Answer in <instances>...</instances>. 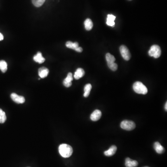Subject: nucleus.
I'll return each instance as SVG.
<instances>
[{
    "mask_svg": "<svg viewBox=\"0 0 167 167\" xmlns=\"http://www.w3.org/2000/svg\"><path fill=\"white\" fill-rule=\"evenodd\" d=\"M117 150V147L115 145H112L108 150L105 151L104 152V154L105 156L107 157H111L113 156Z\"/></svg>",
    "mask_w": 167,
    "mask_h": 167,
    "instance_id": "obj_12",
    "label": "nucleus"
},
{
    "mask_svg": "<svg viewBox=\"0 0 167 167\" xmlns=\"http://www.w3.org/2000/svg\"><path fill=\"white\" fill-rule=\"evenodd\" d=\"M133 89L134 92L138 94L145 95L148 93V89L145 85L140 81H137L133 85Z\"/></svg>",
    "mask_w": 167,
    "mask_h": 167,
    "instance_id": "obj_2",
    "label": "nucleus"
},
{
    "mask_svg": "<svg viewBox=\"0 0 167 167\" xmlns=\"http://www.w3.org/2000/svg\"><path fill=\"white\" fill-rule=\"evenodd\" d=\"M120 52L124 59L128 61L131 58V55L129 50L125 45H122L120 47Z\"/></svg>",
    "mask_w": 167,
    "mask_h": 167,
    "instance_id": "obj_5",
    "label": "nucleus"
},
{
    "mask_svg": "<svg viewBox=\"0 0 167 167\" xmlns=\"http://www.w3.org/2000/svg\"><path fill=\"white\" fill-rule=\"evenodd\" d=\"M101 116H102L101 111L99 110H96L91 114L90 118L93 121H97L100 119Z\"/></svg>",
    "mask_w": 167,
    "mask_h": 167,
    "instance_id": "obj_7",
    "label": "nucleus"
},
{
    "mask_svg": "<svg viewBox=\"0 0 167 167\" xmlns=\"http://www.w3.org/2000/svg\"><path fill=\"white\" fill-rule=\"evenodd\" d=\"M130 1H131V0H130Z\"/></svg>",
    "mask_w": 167,
    "mask_h": 167,
    "instance_id": "obj_28",
    "label": "nucleus"
},
{
    "mask_svg": "<svg viewBox=\"0 0 167 167\" xmlns=\"http://www.w3.org/2000/svg\"><path fill=\"white\" fill-rule=\"evenodd\" d=\"M3 35H2V34L0 33V41H2V40L3 39Z\"/></svg>",
    "mask_w": 167,
    "mask_h": 167,
    "instance_id": "obj_25",
    "label": "nucleus"
},
{
    "mask_svg": "<svg viewBox=\"0 0 167 167\" xmlns=\"http://www.w3.org/2000/svg\"><path fill=\"white\" fill-rule=\"evenodd\" d=\"M73 80V74L71 73H68L66 78L63 81V85L66 87H69L72 85Z\"/></svg>",
    "mask_w": 167,
    "mask_h": 167,
    "instance_id": "obj_8",
    "label": "nucleus"
},
{
    "mask_svg": "<svg viewBox=\"0 0 167 167\" xmlns=\"http://www.w3.org/2000/svg\"><path fill=\"white\" fill-rule=\"evenodd\" d=\"M66 45L67 48H70V49H73L75 50L77 48L79 47V45L78 43L77 42H73L72 41H68L66 42Z\"/></svg>",
    "mask_w": 167,
    "mask_h": 167,
    "instance_id": "obj_17",
    "label": "nucleus"
},
{
    "mask_svg": "<svg viewBox=\"0 0 167 167\" xmlns=\"http://www.w3.org/2000/svg\"><path fill=\"white\" fill-rule=\"evenodd\" d=\"M33 59L34 61L39 64L43 63L45 61V59L42 56V54L40 52H38L36 55L34 56Z\"/></svg>",
    "mask_w": 167,
    "mask_h": 167,
    "instance_id": "obj_13",
    "label": "nucleus"
},
{
    "mask_svg": "<svg viewBox=\"0 0 167 167\" xmlns=\"http://www.w3.org/2000/svg\"><path fill=\"white\" fill-rule=\"evenodd\" d=\"M149 55L154 58H158L161 55V49L160 47L157 45H154L151 46L150 50L149 51Z\"/></svg>",
    "mask_w": 167,
    "mask_h": 167,
    "instance_id": "obj_3",
    "label": "nucleus"
},
{
    "mask_svg": "<svg viewBox=\"0 0 167 167\" xmlns=\"http://www.w3.org/2000/svg\"><path fill=\"white\" fill-rule=\"evenodd\" d=\"M116 19V16L112 15H107V20H106V24L109 26L114 27L115 25L114 20Z\"/></svg>",
    "mask_w": 167,
    "mask_h": 167,
    "instance_id": "obj_15",
    "label": "nucleus"
},
{
    "mask_svg": "<svg viewBox=\"0 0 167 167\" xmlns=\"http://www.w3.org/2000/svg\"><path fill=\"white\" fill-rule=\"evenodd\" d=\"M167 103L166 102V103H165V110H166V111H167Z\"/></svg>",
    "mask_w": 167,
    "mask_h": 167,
    "instance_id": "obj_26",
    "label": "nucleus"
},
{
    "mask_svg": "<svg viewBox=\"0 0 167 167\" xmlns=\"http://www.w3.org/2000/svg\"><path fill=\"white\" fill-rule=\"evenodd\" d=\"M7 119L6 114L4 111H3L2 109H0V123L3 124L5 122Z\"/></svg>",
    "mask_w": 167,
    "mask_h": 167,
    "instance_id": "obj_20",
    "label": "nucleus"
},
{
    "mask_svg": "<svg viewBox=\"0 0 167 167\" xmlns=\"http://www.w3.org/2000/svg\"><path fill=\"white\" fill-rule=\"evenodd\" d=\"M75 51L77 52H81L83 51V49L81 47H79L77 48L76 49H75Z\"/></svg>",
    "mask_w": 167,
    "mask_h": 167,
    "instance_id": "obj_24",
    "label": "nucleus"
},
{
    "mask_svg": "<svg viewBox=\"0 0 167 167\" xmlns=\"http://www.w3.org/2000/svg\"><path fill=\"white\" fill-rule=\"evenodd\" d=\"M154 148L155 149L157 153L159 154L164 153L165 151V149L164 147L158 142H156L154 143Z\"/></svg>",
    "mask_w": 167,
    "mask_h": 167,
    "instance_id": "obj_9",
    "label": "nucleus"
},
{
    "mask_svg": "<svg viewBox=\"0 0 167 167\" xmlns=\"http://www.w3.org/2000/svg\"><path fill=\"white\" fill-rule=\"evenodd\" d=\"M85 27V29L87 31H90L92 29L93 24L92 21L90 19L87 18L85 20L84 22Z\"/></svg>",
    "mask_w": 167,
    "mask_h": 167,
    "instance_id": "obj_16",
    "label": "nucleus"
},
{
    "mask_svg": "<svg viewBox=\"0 0 167 167\" xmlns=\"http://www.w3.org/2000/svg\"><path fill=\"white\" fill-rule=\"evenodd\" d=\"M34 5L36 7H40L43 4L45 0H32Z\"/></svg>",
    "mask_w": 167,
    "mask_h": 167,
    "instance_id": "obj_22",
    "label": "nucleus"
},
{
    "mask_svg": "<svg viewBox=\"0 0 167 167\" xmlns=\"http://www.w3.org/2000/svg\"><path fill=\"white\" fill-rule=\"evenodd\" d=\"M11 98L16 103H23L25 102V99L24 97L19 96L15 93H12L11 94Z\"/></svg>",
    "mask_w": 167,
    "mask_h": 167,
    "instance_id": "obj_6",
    "label": "nucleus"
},
{
    "mask_svg": "<svg viewBox=\"0 0 167 167\" xmlns=\"http://www.w3.org/2000/svg\"><path fill=\"white\" fill-rule=\"evenodd\" d=\"M85 74V71L82 68H79L77 69L74 75V78L76 80H79L80 78L83 77Z\"/></svg>",
    "mask_w": 167,
    "mask_h": 167,
    "instance_id": "obj_14",
    "label": "nucleus"
},
{
    "mask_svg": "<svg viewBox=\"0 0 167 167\" xmlns=\"http://www.w3.org/2000/svg\"><path fill=\"white\" fill-rule=\"evenodd\" d=\"M92 88V86L90 84H88L85 85L84 87V97L87 98L89 96Z\"/></svg>",
    "mask_w": 167,
    "mask_h": 167,
    "instance_id": "obj_18",
    "label": "nucleus"
},
{
    "mask_svg": "<svg viewBox=\"0 0 167 167\" xmlns=\"http://www.w3.org/2000/svg\"><path fill=\"white\" fill-rule=\"evenodd\" d=\"M106 60L107 63L114 62H115V58L113 55H111L110 53H107L106 55Z\"/></svg>",
    "mask_w": 167,
    "mask_h": 167,
    "instance_id": "obj_21",
    "label": "nucleus"
},
{
    "mask_svg": "<svg viewBox=\"0 0 167 167\" xmlns=\"http://www.w3.org/2000/svg\"><path fill=\"white\" fill-rule=\"evenodd\" d=\"M148 167V166H146V167Z\"/></svg>",
    "mask_w": 167,
    "mask_h": 167,
    "instance_id": "obj_27",
    "label": "nucleus"
},
{
    "mask_svg": "<svg viewBox=\"0 0 167 167\" xmlns=\"http://www.w3.org/2000/svg\"><path fill=\"white\" fill-rule=\"evenodd\" d=\"M49 71L48 68L45 67H42L39 68L38 70L39 76L41 78H45L48 76L49 73Z\"/></svg>",
    "mask_w": 167,
    "mask_h": 167,
    "instance_id": "obj_10",
    "label": "nucleus"
},
{
    "mask_svg": "<svg viewBox=\"0 0 167 167\" xmlns=\"http://www.w3.org/2000/svg\"><path fill=\"white\" fill-rule=\"evenodd\" d=\"M8 69V65L6 61L4 60L0 61V70L2 73H5Z\"/></svg>",
    "mask_w": 167,
    "mask_h": 167,
    "instance_id": "obj_19",
    "label": "nucleus"
},
{
    "mask_svg": "<svg viewBox=\"0 0 167 167\" xmlns=\"http://www.w3.org/2000/svg\"><path fill=\"white\" fill-rule=\"evenodd\" d=\"M109 68L113 71H115L117 69V65L114 62L107 63Z\"/></svg>",
    "mask_w": 167,
    "mask_h": 167,
    "instance_id": "obj_23",
    "label": "nucleus"
},
{
    "mask_svg": "<svg viewBox=\"0 0 167 167\" xmlns=\"http://www.w3.org/2000/svg\"><path fill=\"white\" fill-rule=\"evenodd\" d=\"M121 128L126 131H132L136 128V124L132 121L124 120L121 123Z\"/></svg>",
    "mask_w": 167,
    "mask_h": 167,
    "instance_id": "obj_4",
    "label": "nucleus"
},
{
    "mask_svg": "<svg viewBox=\"0 0 167 167\" xmlns=\"http://www.w3.org/2000/svg\"><path fill=\"white\" fill-rule=\"evenodd\" d=\"M138 163L135 160H133L130 158H126L125 159V165L126 167H136Z\"/></svg>",
    "mask_w": 167,
    "mask_h": 167,
    "instance_id": "obj_11",
    "label": "nucleus"
},
{
    "mask_svg": "<svg viewBox=\"0 0 167 167\" xmlns=\"http://www.w3.org/2000/svg\"><path fill=\"white\" fill-rule=\"evenodd\" d=\"M59 151L60 155L64 158H68L72 156L73 149L72 147L67 144H62L59 147Z\"/></svg>",
    "mask_w": 167,
    "mask_h": 167,
    "instance_id": "obj_1",
    "label": "nucleus"
}]
</instances>
